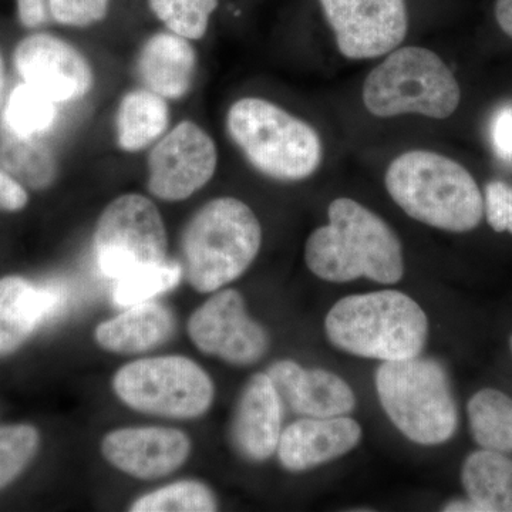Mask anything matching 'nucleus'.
<instances>
[{"instance_id": "aec40b11", "label": "nucleus", "mask_w": 512, "mask_h": 512, "mask_svg": "<svg viewBox=\"0 0 512 512\" xmlns=\"http://www.w3.org/2000/svg\"><path fill=\"white\" fill-rule=\"evenodd\" d=\"M174 329L175 319L170 309L161 303L143 302L100 323L96 340L109 352L134 355L163 345L171 338Z\"/></svg>"}, {"instance_id": "a211bd4d", "label": "nucleus", "mask_w": 512, "mask_h": 512, "mask_svg": "<svg viewBox=\"0 0 512 512\" xmlns=\"http://www.w3.org/2000/svg\"><path fill=\"white\" fill-rule=\"evenodd\" d=\"M63 293L56 286L33 285L22 278L0 279V355L19 348L59 312Z\"/></svg>"}, {"instance_id": "c9c22d12", "label": "nucleus", "mask_w": 512, "mask_h": 512, "mask_svg": "<svg viewBox=\"0 0 512 512\" xmlns=\"http://www.w3.org/2000/svg\"><path fill=\"white\" fill-rule=\"evenodd\" d=\"M443 511L447 512H481L480 507L474 504L473 501L468 500H454L450 501L443 507Z\"/></svg>"}, {"instance_id": "f3484780", "label": "nucleus", "mask_w": 512, "mask_h": 512, "mask_svg": "<svg viewBox=\"0 0 512 512\" xmlns=\"http://www.w3.org/2000/svg\"><path fill=\"white\" fill-rule=\"evenodd\" d=\"M282 403L305 417L348 416L356 407L352 387L323 369H305L293 360H279L268 369Z\"/></svg>"}, {"instance_id": "423d86ee", "label": "nucleus", "mask_w": 512, "mask_h": 512, "mask_svg": "<svg viewBox=\"0 0 512 512\" xmlns=\"http://www.w3.org/2000/svg\"><path fill=\"white\" fill-rule=\"evenodd\" d=\"M363 104L372 116L392 119L419 114L444 120L456 113L460 84L436 52L420 46L397 47L366 77Z\"/></svg>"}, {"instance_id": "473e14b6", "label": "nucleus", "mask_w": 512, "mask_h": 512, "mask_svg": "<svg viewBox=\"0 0 512 512\" xmlns=\"http://www.w3.org/2000/svg\"><path fill=\"white\" fill-rule=\"evenodd\" d=\"M29 197L25 187L0 167V210L15 212L23 210Z\"/></svg>"}, {"instance_id": "1a4fd4ad", "label": "nucleus", "mask_w": 512, "mask_h": 512, "mask_svg": "<svg viewBox=\"0 0 512 512\" xmlns=\"http://www.w3.org/2000/svg\"><path fill=\"white\" fill-rule=\"evenodd\" d=\"M167 231L150 198L124 194L111 201L97 221L94 254L107 278L167 261Z\"/></svg>"}, {"instance_id": "dca6fc26", "label": "nucleus", "mask_w": 512, "mask_h": 512, "mask_svg": "<svg viewBox=\"0 0 512 512\" xmlns=\"http://www.w3.org/2000/svg\"><path fill=\"white\" fill-rule=\"evenodd\" d=\"M360 439L362 427L350 417H306L282 431L276 453L282 467L302 473L345 456Z\"/></svg>"}, {"instance_id": "9b49d317", "label": "nucleus", "mask_w": 512, "mask_h": 512, "mask_svg": "<svg viewBox=\"0 0 512 512\" xmlns=\"http://www.w3.org/2000/svg\"><path fill=\"white\" fill-rule=\"evenodd\" d=\"M340 55L377 59L397 49L409 32L406 0H318Z\"/></svg>"}, {"instance_id": "4be33fe9", "label": "nucleus", "mask_w": 512, "mask_h": 512, "mask_svg": "<svg viewBox=\"0 0 512 512\" xmlns=\"http://www.w3.org/2000/svg\"><path fill=\"white\" fill-rule=\"evenodd\" d=\"M461 481L481 512H512V460L504 453L484 448L470 454Z\"/></svg>"}, {"instance_id": "9d476101", "label": "nucleus", "mask_w": 512, "mask_h": 512, "mask_svg": "<svg viewBox=\"0 0 512 512\" xmlns=\"http://www.w3.org/2000/svg\"><path fill=\"white\" fill-rule=\"evenodd\" d=\"M217 165V146L210 134L192 121H183L151 147L148 191L158 200H187L210 183Z\"/></svg>"}, {"instance_id": "f704fd0d", "label": "nucleus", "mask_w": 512, "mask_h": 512, "mask_svg": "<svg viewBox=\"0 0 512 512\" xmlns=\"http://www.w3.org/2000/svg\"><path fill=\"white\" fill-rule=\"evenodd\" d=\"M495 19L505 35L512 39V0L495 2Z\"/></svg>"}, {"instance_id": "f8f14e48", "label": "nucleus", "mask_w": 512, "mask_h": 512, "mask_svg": "<svg viewBox=\"0 0 512 512\" xmlns=\"http://www.w3.org/2000/svg\"><path fill=\"white\" fill-rule=\"evenodd\" d=\"M188 335L205 355L235 366L254 365L268 350L265 329L248 315L241 293H214L188 320Z\"/></svg>"}, {"instance_id": "2f4dec72", "label": "nucleus", "mask_w": 512, "mask_h": 512, "mask_svg": "<svg viewBox=\"0 0 512 512\" xmlns=\"http://www.w3.org/2000/svg\"><path fill=\"white\" fill-rule=\"evenodd\" d=\"M491 146L505 163H512V103L495 110L490 123Z\"/></svg>"}, {"instance_id": "6ab92c4d", "label": "nucleus", "mask_w": 512, "mask_h": 512, "mask_svg": "<svg viewBox=\"0 0 512 512\" xmlns=\"http://www.w3.org/2000/svg\"><path fill=\"white\" fill-rule=\"evenodd\" d=\"M197 55L190 40L173 32L156 33L141 47L137 72L146 89L165 100L183 99L194 82Z\"/></svg>"}, {"instance_id": "39448f33", "label": "nucleus", "mask_w": 512, "mask_h": 512, "mask_svg": "<svg viewBox=\"0 0 512 512\" xmlns=\"http://www.w3.org/2000/svg\"><path fill=\"white\" fill-rule=\"evenodd\" d=\"M227 131L248 163L272 180H306L322 164L318 131L272 101L259 97L235 101L228 110Z\"/></svg>"}, {"instance_id": "e433bc0d", "label": "nucleus", "mask_w": 512, "mask_h": 512, "mask_svg": "<svg viewBox=\"0 0 512 512\" xmlns=\"http://www.w3.org/2000/svg\"><path fill=\"white\" fill-rule=\"evenodd\" d=\"M3 96H5V63L0 55V107L3 104Z\"/></svg>"}, {"instance_id": "0eeeda50", "label": "nucleus", "mask_w": 512, "mask_h": 512, "mask_svg": "<svg viewBox=\"0 0 512 512\" xmlns=\"http://www.w3.org/2000/svg\"><path fill=\"white\" fill-rule=\"evenodd\" d=\"M376 390L384 413L413 443L437 446L456 434V399L446 369L436 360L416 356L383 362Z\"/></svg>"}, {"instance_id": "20e7f679", "label": "nucleus", "mask_w": 512, "mask_h": 512, "mask_svg": "<svg viewBox=\"0 0 512 512\" xmlns=\"http://www.w3.org/2000/svg\"><path fill=\"white\" fill-rule=\"evenodd\" d=\"M261 245L252 208L238 198H215L195 212L181 235L185 278L195 291H220L247 271Z\"/></svg>"}, {"instance_id": "6e6552de", "label": "nucleus", "mask_w": 512, "mask_h": 512, "mask_svg": "<svg viewBox=\"0 0 512 512\" xmlns=\"http://www.w3.org/2000/svg\"><path fill=\"white\" fill-rule=\"evenodd\" d=\"M117 397L140 413L197 419L214 402L208 373L185 356H158L121 367L113 379Z\"/></svg>"}, {"instance_id": "b1692460", "label": "nucleus", "mask_w": 512, "mask_h": 512, "mask_svg": "<svg viewBox=\"0 0 512 512\" xmlns=\"http://www.w3.org/2000/svg\"><path fill=\"white\" fill-rule=\"evenodd\" d=\"M471 434L478 446L512 453V399L495 389H483L468 402Z\"/></svg>"}, {"instance_id": "4c0bfd02", "label": "nucleus", "mask_w": 512, "mask_h": 512, "mask_svg": "<svg viewBox=\"0 0 512 512\" xmlns=\"http://www.w3.org/2000/svg\"><path fill=\"white\" fill-rule=\"evenodd\" d=\"M511 353H512V336H511Z\"/></svg>"}, {"instance_id": "2eb2a0df", "label": "nucleus", "mask_w": 512, "mask_h": 512, "mask_svg": "<svg viewBox=\"0 0 512 512\" xmlns=\"http://www.w3.org/2000/svg\"><path fill=\"white\" fill-rule=\"evenodd\" d=\"M229 433L235 450L245 460L262 463L278 450L282 399L268 373H256L245 384Z\"/></svg>"}, {"instance_id": "4468645a", "label": "nucleus", "mask_w": 512, "mask_h": 512, "mask_svg": "<svg viewBox=\"0 0 512 512\" xmlns=\"http://www.w3.org/2000/svg\"><path fill=\"white\" fill-rule=\"evenodd\" d=\"M101 453L127 476L157 480L183 466L191 441L183 431L167 427H128L107 434Z\"/></svg>"}, {"instance_id": "a878e982", "label": "nucleus", "mask_w": 512, "mask_h": 512, "mask_svg": "<svg viewBox=\"0 0 512 512\" xmlns=\"http://www.w3.org/2000/svg\"><path fill=\"white\" fill-rule=\"evenodd\" d=\"M183 265L165 261L163 264L146 266L117 279L113 301L117 306L137 305L170 291L183 278Z\"/></svg>"}, {"instance_id": "7c9ffc66", "label": "nucleus", "mask_w": 512, "mask_h": 512, "mask_svg": "<svg viewBox=\"0 0 512 512\" xmlns=\"http://www.w3.org/2000/svg\"><path fill=\"white\" fill-rule=\"evenodd\" d=\"M484 212L494 231L512 234V187L504 181L485 185Z\"/></svg>"}, {"instance_id": "5701e85b", "label": "nucleus", "mask_w": 512, "mask_h": 512, "mask_svg": "<svg viewBox=\"0 0 512 512\" xmlns=\"http://www.w3.org/2000/svg\"><path fill=\"white\" fill-rule=\"evenodd\" d=\"M0 167L25 188L45 190L55 183L57 161L39 136H22L0 120Z\"/></svg>"}, {"instance_id": "bb28decb", "label": "nucleus", "mask_w": 512, "mask_h": 512, "mask_svg": "<svg viewBox=\"0 0 512 512\" xmlns=\"http://www.w3.org/2000/svg\"><path fill=\"white\" fill-rule=\"evenodd\" d=\"M218 510L217 498L200 481H178L143 495L131 505L133 512H212Z\"/></svg>"}, {"instance_id": "f257e3e1", "label": "nucleus", "mask_w": 512, "mask_h": 512, "mask_svg": "<svg viewBox=\"0 0 512 512\" xmlns=\"http://www.w3.org/2000/svg\"><path fill=\"white\" fill-rule=\"evenodd\" d=\"M328 218L306 241L305 262L313 275L333 284L367 278L393 285L403 278L402 242L379 215L343 197L329 205Z\"/></svg>"}, {"instance_id": "ddd939ff", "label": "nucleus", "mask_w": 512, "mask_h": 512, "mask_svg": "<svg viewBox=\"0 0 512 512\" xmlns=\"http://www.w3.org/2000/svg\"><path fill=\"white\" fill-rule=\"evenodd\" d=\"M13 63L23 83L55 103L80 100L92 92V66L76 47L59 37L47 33L25 37L16 46Z\"/></svg>"}, {"instance_id": "72a5a7b5", "label": "nucleus", "mask_w": 512, "mask_h": 512, "mask_svg": "<svg viewBox=\"0 0 512 512\" xmlns=\"http://www.w3.org/2000/svg\"><path fill=\"white\" fill-rule=\"evenodd\" d=\"M19 19L26 28H37L46 22L45 0H16Z\"/></svg>"}, {"instance_id": "cd10ccee", "label": "nucleus", "mask_w": 512, "mask_h": 512, "mask_svg": "<svg viewBox=\"0 0 512 512\" xmlns=\"http://www.w3.org/2000/svg\"><path fill=\"white\" fill-rule=\"evenodd\" d=\"M148 6L170 32L200 40L207 33L218 0H148Z\"/></svg>"}, {"instance_id": "f03ea898", "label": "nucleus", "mask_w": 512, "mask_h": 512, "mask_svg": "<svg viewBox=\"0 0 512 512\" xmlns=\"http://www.w3.org/2000/svg\"><path fill=\"white\" fill-rule=\"evenodd\" d=\"M392 200L413 220L447 232H468L484 215V198L470 171L429 150L394 158L384 177Z\"/></svg>"}, {"instance_id": "c85d7f7f", "label": "nucleus", "mask_w": 512, "mask_h": 512, "mask_svg": "<svg viewBox=\"0 0 512 512\" xmlns=\"http://www.w3.org/2000/svg\"><path fill=\"white\" fill-rule=\"evenodd\" d=\"M39 434L28 424L0 427V488L12 483L35 457Z\"/></svg>"}, {"instance_id": "7ed1b4c3", "label": "nucleus", "mask_w": 512, "mask_h": 512, "mask_svg": "<svg viewBox=\"0 0 512 512\" xmlns=\"http://www.w3.org/2000/svg\"><path fill=\"white\" fill-rule=\"evenodd\" d=\"M325 330L329 342L349 355L393 362L420 355L429 319L409 295L390 289L340 299Z\"/></svg>"}, {"instance_id": "393cba45", "label": "nucleus", "mask_w": 512, "mask_h": 512, "mask_svg": "<svg viewBox=\"0 0 512 512\" xmlns=\"http://www.w3.org/2000/svg\"><path fill=\"white\" fill-rule=\"evenodd\" d=\"M55 101L28 83L20 84L6 101L2 119L22 136H42L55 124Z\"/></svg>"}, {"instance_id": "c756f323", "label": "nucleus", "mask_w": 512, "mask_h": 512, "mask_svg": "<svg viewBox=\"0 0 512 512\" xmlns=\"http://www.w3.org/2000/svg\"><path fill=\"white\" fill-rule=\"evenodd\" d=\"M110 0H49L50 13L60 25L73 28L99 23L109 12Z\"/></svg>"}, {"instance_id": "412c9836", "label": "nucleus", "mask_w": 512, "mask_h": 512, "mask_svg": "<svg viewBox=\"0 0 512 512\" xmlns=\"http://www.w3.org/2000/svg\"><path fill=\"white\" fill-rule=\"evenodd\" d=\"M170 109L164 97L148 89L128 92L116 117L117 144L127 153L154 146L167 133Z\"/></svg>"}]
</instances>
